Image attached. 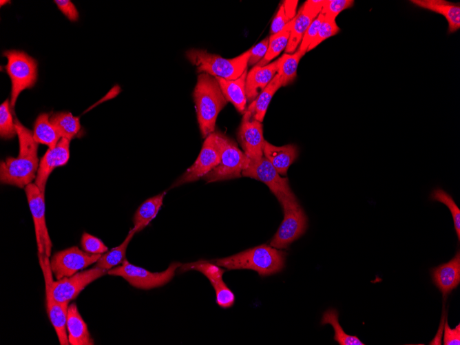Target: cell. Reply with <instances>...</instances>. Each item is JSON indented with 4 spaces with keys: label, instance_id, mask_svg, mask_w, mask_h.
Instances as JSON below:
<instances>
[{
    "label": "cell",
    "instance_id": "6da1fadb",
    "mask_svg": "<svg viewBox=\"0 0 460 345\" xmlns=\"http://www.w3.org/2000/svg\"><path fill=\"white\" fill-rule=\"evenodd\" d=\"M19 142L17 158L8 157L0 164V180L3 184L25 188L36 178L39 165L38 143L33 132L14 119Z\"/></svg>",
    "mask_w": 460,
    "mask_h": 345
},
{
    "label": "cell",
    "instance_id": "7a4b0ae2",
    "mask_svg": "<svg viewBox=\"0 0 460 345\" xmlns=\"http://www.w3.org/2000/svg\"><path fill=\"white\" fill-rule=\"evenodd\" d=\"M285 259V251L270 245L261 244L211 261L228 270L250 269L256 271L260 276H268L282 271Z\"/></svg>",
    "mask_w": 460,
    "mask_h": 345
},
{
    "label": "cell",
    "instance_id": "3957f363",
    "mask_svg": "<svg viewBox=\"0 0 460 345\" xmlns=\"http://www.w3.org/2000/svg\"><path fill=\"white\" fill-rule=\"evenodd\" d=\"M193 98L200 131L205 138L214 132L217 117L228 101L216 77L207 73L198 74Z\"/></svg>",
    "mask_w": 460,
    "mask_h": 345
},
{
    "label": "cell",
    "instance_id": "277c9868",
    "mask_svg": "<svg viewBox=\"0 0 460 345\" xmlns=\"http://www.w3.org/2000/svg\"><path fill=\"white\" fill-rule=\"evenodd\" d=\"M249 54L247 50L234 58L225 59L204 49L191 48L185 52L187 59L198 74L207 73L227 80L239 78L247 70Z\"/></svg>",
    "mask_w": 460,
    "mask_h": 345
},
{
    "label": "cell",
    "instance_id": "5b68a950",
    "mask_svg": "<svg viewBox=\"0 0 460 345\" xmlns=\"http://www.w3.org/2000/svg\"><path fill=\"white\" fill-rule=\"evenodd\" d=\"M48 258L45 255L39 256V262L43 275L48 278L54 299L60 303L69 304L87 285L107 273V271L94 266L79 271L72 276L54 281Z\"/></svg>",
    "mask_w": 460,
    "mask_h": 345
},
{
    "label": "cell",
    "instance_id": "8992f818",
    "mask_svg": "<svg viewBox=\"0 0 460 345\" xmlns=\"http://www.w3.org/2000/svg\"><path fill=\"white\" fill-rule=\"evenodd\" d=\"M276 198L282 208L284 218L271 239L270 246L284 249L305 233L307 217L296 197L291 198L281 194Z\"/></svg>",
    "mask_w": 460,
    "mask_h": 345
},
{
    "label": "cell",
    "instance_id": "52a82bcc",
    "mask_svg": "<svg viewBox=\"0 0 460 345\" xmlns=\"http://www.w3.org/2000/svg\"><path fill=\"white\" fill-rule=\"evenodd\" d=\"M216 132L221 149L220 161L202 178L207 182H212L240 178L250 159L232 139L220 132Z\"/></svg>",
    "mask_w": 460,
    "mask_h": 345
},
{
    "label": "cell",
    "instance_id": "ba28073f",
    "mask_svg": "<svg viewBox=\"0 0 460 345\" xmlns=\"http://www.w3.org/2000/svg\"><path fill=\"white\" fill-rule=\"evenodd\" d=\"M3 55L8 59L4 68L12 82L10 104L13 109L19 94L34 85L37 79V62L23 51L7 50Z\"/></svg>",
    "mask_w": 460,
    "mask_h": 345
},
{
    "label": "cell",
    "instance_id": "9c48e42d",
    "mask_svg": "<svg viewBox=\"0 0 460 345\" xmlns=\"http://www.w3.org/2000/svg\"><path fill=\"white\" fill-rule=\"evenodd\" d=\"M181 263L172 262L161 272H151L125 260L120 265L110 269L107 274L120 276L137 289L149 290L165 285L174 278Z\"/></svg>",
    "mask_w": 460,
    "mask_h": 345
},
{
    "label": "cell",
    "instance_id": "30bf717a",
    "mask_svg": "<svg viewBox=\"0 0 460 345\" xmlns=\"http://www.w3.org/2000/svg\"><path fill=\"white\" fill-rule=\"evenodd\" d=\"M220 158L221 149L217 132H214L205 138L195 162L174 182L171 188L202 178L220 163Z\"/></svg>",
    "mask_w": 460,
    "mask_h": 345
},
{
    "label": "cell",
    "instance_id": "8fae6325",
    "mask_svg": "<svg viewBox=\"0 0 460 345\" xmlns=\"http://www.w3.org/2000/svg\"><path fill=\"white\" fill-rule=\"evenodd\" d=\"M25 192L34 221L38 255L50 257L52 243L45 223V195L32 182L25 187Z\"/></svg>",
    "mask_w": 460,
    "mask_h": 345
},
{
    "label": "cell",
    "instance_id": "7c38bea8",
    "mask_svg": "<svg viewBox=\"0 0 460 345\" xmlns=\"http://www.w3.org/2000/svg\"><path fill=\"white\" fill-rule=\"evenodd\" d=\"M101 254H91L74 246L56 252L50 260L52 274L56 280L70 277L96 263Z\"/></svg>",
    "mask_w": 460,
    "mask_h": 345
},
{
    "label": "cell",
    "instance_id": "4fadbf2b",
    "mask_svg": "<svg viewBox=\"0 0 460 345\" xmlns=\"http://www.w3.org/2000/svg\"><path fill=\"white\" fill-rule=\"evenodd\" d=\"M242 176L262 182L275 197L284 194L291 198H295L289 186L288 178L282 177L264 156L256 160H250L249 165L242 170Z\"/></svg>",
    "mask_w": 460,
    "mask_h": 345
},
{
    "label": "cell",
    "instance_id": "5bb4252c",
    "mask_svg": "<svg viewBox=\"0 0 460 345\" xmlns=\"http://www.w3.org/2000/svg\"><path fill=\"white\" fill-rule=\"evenodd\" d=\"M238 140L244 153L251 160H259L264 156L263 125L244 112L238 132Z\"/></svg>",
    "mask_w": 460,
    "mask_h": 345
},
{
    "label": "cell",
    "instance_id": "9a60e30c",
    "mask_svg": "<svg viewBox=\"0 0 460 345\" xmlns=\"http://www.w3.org/2000/svg\"><path fill=\"white\" fill-rule=\"evenodd\" d=\"M324 0H307L300 7L295 17L293 18V24L288 44L285 48V53L295 52L302 37L313 22L319 15L322 8Z\"/></svg>",
    "mask_w": 460,
    "mask_h": 345
},
{
    "label": "cell",
    "instance_id": "2e32d148",
    "mask_svg": "<svg viewBox=\"0 0 460 345\" xmlns=\"http://www.w3.org/2000/svg\"><path fill=\"white\" fill-rule=\"evenodd\" d=\"M70 142L67 138H61L56 145L49 149L41 158L35 178V184L45 194L47 180L52 171L57 167L67 163L70 157Z\"/></svg>",
    "mask_w": 460,
    "mask_h": 345
},
{
    "label": "cell",
    "instance_id": "e0dca14e",
    "mask_svg": "<svg viewBox=\"0 0 460 345\" xmlns=\"http://www.w3.org/2000/svg\"><path fill=\"white\" fill-rule=\"evenodd\" d=\"M430 272L433 283L445 298L460 283L459 251L451 260L432 268Z\"/></svg>",
    "mask_w": 460,
    "mask_h": 345
},
{
    "label": "cell",
    "instance_id": "ac0fdd59",
    "mask_svg": "<svg viewBox=\"0 0 460 345\" xmlns=\"http://www.w3.org/2000/svg\"><path fill=\"white\" fill-rule=\"evenodd\" d=\"M45 301L48 317L57 335L60 344H70L66 328L67 308L69 304L55 300L52 295L48 278L44 276Z\"/></svg>",
    "mask_w": 460,
    "mask_h": 345
},
{
    "label": "cell",
    "instance_id": "d6986e66",
    "mask_svg": "<svg viewBox=\"0 0 460 345\" xmlns=\"http://www.w3.org/2000/svg\"><path fill=\"white\" fill-rule=\"evenodd\" d=\"M278 60L264 66L254 65L246 77V96L248 103H251L267 86L278 72Z\"/></svg>",
    "mask_w": 460,
    "mask_h": 345
},
{
    "label": "cell",
    "instance_id": "ffe728a7",
    "mask_svg": "<svg viewBox=\"0 0 460 345\" xmlns=\"http://www.w3.org/2000/svg\"><path fill=\"white\" fill-rule=\"evenodd\" d=\"M298 153L297 147L293 144L278 147L266 140L264 143V156L282 176L286 175L289 167L297 159Z\"/></svg>",
    "mask_w": 460,
    "mask_h": 345
},
{
    "label": "cell",
    "instance_id": "44dd1931",
    "mask_svg": "<svg viewBox=\"0 0 460 345\" xmlns=\"http://www.w3.org/2000/svg\"><path fill=\"white\" fill-rule=\"evenodd\" d=\"M412 4L443 15L448 23V32L452 34L460 28V4L445 0H412Z\"/></svg>",
    "mask_w": 460,
    "mask_h": 345
},
{
    "label": "cell",
    "instance_id": "7402d4cb",
    "mask_svg": "<svg viewBox=\"0 0 460 345\" xmlns=\"http://www.w3.org/2000/svg\"><path fill=\"white\" fill-rule=\"evenodd\" d=\"M66 328L71 345H93L94 342L75 303L67 308Z\"/></svg>",
    "mask_w": 460,
    "mask_h": 345
},
{
    "label": "cell",
    "instance_id": "603a6c76",
    "mask_svg": "<svg viewBox=\"0 0 460 345\" xmlns=\"http://www.w3.org/2000/svg\"><path fill=\"white\" fill-rule=\"evenodd\" d=\"M247 72L246 70L239 78L234 80L216 77L226 100L231 103L238 112L242 114L247 109L245 85Z\"/></svg>",
    "mask_w": 460,
    "mask_h": 345
},
{
    "label": "cell",
    "instance_id": "cb8c5ba5",
    "mask_svg": "<svg viewBox=\"0 0 460 345\" xmlns=\"http://www.w3.org/2000/svg\"><path fill=\"white\" fill-rule=\"evenodd\" d=\"M281 87L280 76L276 74L263 91L249 103L245 111L251 115L252 118L262 123L272 97Z\"/></svg>",
    "mask_w": 460,
    "mask_h": 345
},
{
    "label": "cell",
    "instance_id": "d4e9b609",
    "mask_svg": "<svg viewBox=\"0 0 460 345\" xmlns=\"http://www.w3.org/2000/svg\"><path fill=\"white\" fill-rule=\"evenodd\" d=\"M166 191L145 200L136 209L134 217V229L136 233L143 230L156 216L160 209Z\"/></svg>",
    "mask_w": 460,
    "mask_h": 345
},
{
    "label": "cell",
    "instance_id": "484cf974",
    "mask_svg": "<svg viewBox=\"0 0 460 345\" xmlns=\"http://www.w3.org/2000/svg\"><path fill=\"white\" fill-rule=\"evenodd\" d=\"M50 116L48 113L39 115L34 122L33 137L36 143L44 144L48 146L49 149H52L61 137L50 121Z\"/></svg>",
    "mask_w": 460,
    "mask_h": 345
},
{
    "label": "cell",
    "instance_id": "4316f807",
    "mask_svg": "<svg viewBox=\"0 0 460 345\" xmlns=\"http://www.w3.org/2000/svg\"><path fill=\"white\" fill-rule=\"evenodd\" d=\"M135 233L136 231L134 228L130 229L123 242L118 247L101 254L94 266L108 271L120 265L125 260L128 244Z\"/></svg>",
    "mask_w": 460,
    "mask_h": 345
},
{
    "label": "cell",
    "instance_id": "83f0119b",
    "mask_svg": "<svg viewBox=\"0 0 460 345\" xmlns=\"http://www.w3.org/2000/svg\"><path fill=\"white\" fill-rule=\"evenodd\" d=\"M293 24V19L280 32L269 36V47L264 56L256 64L258 66H264L270 63L274 58L286 48L291 30Z\"/></svg>",
    "mask_w": 460,
    "mask_h": 345
},
{
    "label": "cell",
    "instance_id": "f1b7e54d",
    "mask_svg": "<svg viewBox=\"0 0 460 345\" xmlns=\"http://www.w3.org/2000/svg\"><path fill=\"white\" fill-rule=\"evenodd\" d=\"M305 54L297 50L292 54L284 53L278 59L277 74L280 76L282 86H286L295 80L299 62Z\"/></svg>",
    "mask_w": 460,
    "mask_h": 345
},
{
    "label": "cell",
    "instance_id": "f546056e",
    "mask_svg": "<svg viewBox=\"0 0 460 345\" xmlns=\"http://www.w3.org/2000/svg\"><path fill=\"white\" fill-rule=\"evenodd\" d=\"M50 121L54 126L61 138L71 140L81 129L80 121L70 112H58L50 116Z\"/></svg>",
    "mask_w": 460,
    "mask_h": 345
},
{
    "label": "cell",
    "instance_id": "4dcf8cb0",
    "mask_svg": "<svg viewBox=\"0 0 460 345\" xmlns=\"http://www.w3.org/2000/svg\"><path fill=\"white\" fill-rule=\"evenodd\" d=\"M339 314L336 309H329L322 317L321 324H329L334 329V340L339 345H364L357 336L346 334L339 323Z\"/></svg>",
    "mask_w": 460,
    "mask_h": 345
},
{
    "label": "cell",
    "instance_id": "1f68e13d",
    "mask_svg": "<svg viewBox=\"0 0 460 345\" xmlns=\"http://www.w3.org/2000/svg\"><path fill=\"white\" fill-rule=\"evenodd\" d=\"M179 268L181 273L189 270H195L200 272L209 280L212 286L219 281L222 280V275L225 272L221 266L217 265L213 262L204 260L181 264Z\"/></svg>",
    "mask_w": 460,
    "mask_h": 345
},
{
    "label": "cell",
    "instance_id": "d6a6232c",
    "mask_svg": "<svg viewBox=\"0 0 460 345\" xmlns=\"http://www.w3.org/2000/svg\"><path fill=\"white\" fill-rule=\"evenodd\" d=\"M430 198L432 200L435 201H438L440 202L443 203L445 205H446L448 209H450L453 221H454V229L456 231V233L457 235L458 240H460V210L457 205H456L455 202L452 199V198L449 195L448 193H446L445 191H443L441 189L437 188L434 189L431 194H430Z\"/></svg>",
    "mask_w": 460,
    "mask_h": 345
},
{
    "label": "cell",
    "instance_id": "836d02e7",
    "mask_svg": "<svg viewBox=\"0 0 460 345\" xmlns=\"http://www.w3.org/2000/svg\"><path fill=\"white\" fill-rule=\"evenodd\" d=\"M10 107L8 100L5 101L0 106V136L4 139H10L17 135Z\"/></svg>",
    "mask_w": 460,
    "mask_h": 345
},
{
    "label": "cell",
    "instance_id": "e575fe53",
    "mask_svg": "<svg viewBox=\"0 0 460 345\" xmlns=\"http://www.w3.org/2000/svg\"><path fill=\"white\" fill-rule=\"evenodd\" d=\"M353 0H324L321 14L328 20L335 21L343 10L354 5Z\"/></svg>",
    "mask_w": 460,
    "mask_h": 345
},
{
    "label": "cell",
    "instance_id": "d590c367",
    "mask_svg": "<svg viewBox=\"0 0 460 345\" xmlns=\"http://www.w3.org/2000/svg\"><path fill=\"white\" fill-rule=\"evenodd\" d=\"M339 31L340 28L337 25L335 20H328L324 18L321 23L316 36L309 46L307 52L312 50L322 41L337 34Z\"/></svg>",
    "mask_w": 460,
    "mask_h": 345
},
{
    "label": "cell",
    "instance_id": "8d00e7d4",
    "mask_svg": "<svg viewBox=\"0 0 460 345\" xmlns=\"http://www.w3.org/2000/svg\"><path fill=\"white\" fill-rule=\"evenodd\" d=\"M212 286L216 292V300L218 305L223 309H227L234 304L236 300L235 295L223 280L216 283Z\"/></svg>",
    "mask_w": 460,
    "mask_h": 345
},
{
    "label": "cell",
    "instance_id": "74e56055",
    "mask_svg": "<svg viewBox=\"0 0 460 345\" xmlns=\"http://www.w3.org/2000/svg\"><path fill=\"white\" fill-rule=\"evenodd\" d=\"M82 250L91 254H102L108 251L107 246L98 238L83 233L81 238Z\"/></svg>",
    "mask_w": 460,
    "mask_h": 345
},
{
    "label": "cell",
    "instance_id": "f35d334b",
    "mask_svg": "<svg viewBox=\"0 0 460 345\" xmlns=\"http://www.w3.org/2000/svg\"><path fill=\"white\" fill-rule=\"evenodd\" d=\"M324 19V16L320 13L319 15L313 21L306 31L305 32L300 42L298 50L306 52L307 49L313 40L316 36L322 22Z\"/></svg>",
    "mask_w": 460,
    "mask_h": 345
},
{
    "label": "cell",
    "instance_id": "ab89813d",
    "mask_svg": "<svg viewBox=\"0 0 460 345\" xmlns=\"http://www.w3.org/2000/svg\"><path fill=\"white\" fill-rule=\"evenodd\" d=\"M269 36H266L249 50L248 65H255L266 54L269 47Z\"/></svg>",
    "mask_w": 460,
    "mask_h": 345
},
{
    "label": "cell",
    "instance_id": "60d3db41",
    "mask_svg": "<svg viewBox=\"0 0 460 345\" xmlns=\"http://www.w3.org/2000/svg\"><path fill=\"white\" fill-rule=\"evenodd\" d=\"M289 21L282 3L271 23L270 35L281 31Z\"/></svg>",
    "mask_w": 460,
    "mask_h": 345
},
{
    "label": "cell",
    "instance_id": "b9f144b4",
    "mask_svg": "<svg viewBox=\"0 0 460 345\" xmlns=\"http://www.w3.org/2000/svg\"><path fill=\"white\" fill-rule=\"evenodd\" d=\"M54 2L69 20L72 21L78 20L79 12L72 1L69 0H55Z\"/></svg>",
    "mask_w": 460,
    "mask_h": 345
},
{
    "label": "cell",
    "instance_id": "7bdbcfd3",
    "mask_svg": "<svg viewBox=\"0 0 460 345\" xmlns=\"http://www.w3.org/2000/svg\"><path fill=\"white\" fill-rule=\"evenodd\" d=\"M444 345H459L460 344V324H459L455 328H450L448 322L445 324Z\"/></svg>",
    "mask_w": 460,
    "mask_h": 345
},
{
    "label": "cell",
    "instance_id": "ee69618b",
    "mask_svg": "<svg viewBox=\"0 0 460 345\" xmlns=\"http://www.w3.org/2000/svg\"><path fill=\"white\" fill-rule=\"evenodd\" d=\"M297 3H298L297 0V1L286 0L282 3L284 6L286 15L290 21L292 20L297 14L296 8Z\"/></svg>",
    "mask_w": 460,
    "mask_h": 345
},
{
    "label": "cell",
    "instance_id": "f6af8a7d",
    "mask_svg": "<svg viewBox=\"0 0 460 345\" xmlns=\"http://www.w3.org/2000/svg\"><path fill=\"white\" fill-rule=\"evenodd\" d=\"M10 1H2L1 0V1H0L1 6H2L3 4H6V3H10Z\"/></svg>",
    "mask_w": 460,
    "mask_h": 345
}]
</instances>
